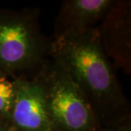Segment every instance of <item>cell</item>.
I'll return each instance as SVG.
<instances>
[{
	"label": "cell",
	"mask_w": 131,
	"mask_h": 131,
	"mask_svg": "<svg viewBox=\"0 0 131 131\" xmlns=\"http://www.w3.org/2000/svg\"><path fill=\"white\" fill-rule=\"evenodd\" d=\"M49 57L79 90L101 130L131 117L130 103L102 47L99 27L81 35L51 39Z\"/></svg>",
	"instance_id": "1"
},
{
	"label": "cell",
	"mask_w": 131,
	"mask_h": 131,
	"mask_svg": "<svg viewBox=\"0 0 131 131\" xmlns=\"http://www.w3.org/2000/svg\"><path fill=\"white\" fill-rule=\"evenodd\" d=\"M38 9L0 8V71L16 78L33 75L49 57Z\"/></svg>",
	"instance_id": "2"
},
{
	"label": "cell",
	"mask_w": 131,
	"mask_h": 131,
	"mask_svg": "<svg viewBox=\"0 0 131 131\" xmlns=\"http://www.w3.org/2000/svg\"><path fill=\"white\" fill-rule=\"evenodd\" d=\"M32 76L43 90L51 131H101L87 101L53 59Z\"/></svg>",
	"instance_id": "3"
},
{
	"label": "cell",
	"mask_w": 131,
	"mask_h": 131,
	"mask_svg": "<svg viewBox=\"0 0 131 131\" xmlns=\"http://www.w3.org/2000/svg\"><path fill=\"white\" fill-rule=\"evenodd\" d=\"M9 131H51L43 90L33 76L20 78Z\"/></svg>",
	"instance_id": "4"
},
{
	"label": "cell",
	"mask_w": 131,
	"mask_h": 131,
	"mask_svg": "<svg viewBox=\"0 0 131 131\" xmlns=\"http://www.w3.org/2000/svg\"><path fill=\"white\" fill-rule=\"evenodd\" d=\"M130 1L115 0L99 26L101 44L110 60L130 73Z\"/></svg>",
	"instance_id": "5"
},
{
	"label": "cell",
	"mask_w": 131,
	"mask_h": 131,
	"mask_svg": "<svg viewBox=\"0 0 131 131\" xmlns=\"http://www.w3.org/2000/svg\"><path fill=\"white\" fill-rule=\"evenodd\" d=\"M115 0H65L54 20L52 39L81 35L98 27Z\"/></svg>",
	"instance_id": "6"
},
{
	"label": "cell",
	"mask_w": 131,
	"mask_h": 131,
	"mask_svg": "<svg viewBox=\"0 0 131 131\" xmlns=\"http://www.w3.org/2000/svg\"><path fill=\"white\" fill-rule=\"evenodd\" d=\"M19 78L0 71V121L4 123L7 127L16 95Z\"/></svg>",
	"instance_id": "7"
},
{
	"label": "cell",
	"mask_w": 131,
	"mask_h": 131,
	"mask_svg": "<svg viewBox=\"0 0 131 131\" xmlns=\"http://www.w3.org/2000/svg\"><path fill=\"white\" fill-rule=\"evenodd\" d=\"M101 131H131V117L124 120L121 123Z\"/></svg>",
	"instance_id": "8"
},
{
	"label": "cell",
	"mask_w": 131,
	"mask_h": 131,
	"mask_svg": "<svg viewBox=\"0 0 131 131\" xmlns=\"http://www.w3.org/2000/svg\"><path fill=\"white\" fill-rule=\"evenodd\" d=\"M0 131H9L7 125L2 121H0Z\"/></svg>",
	"instance_id": "9"
}]
</instances>
